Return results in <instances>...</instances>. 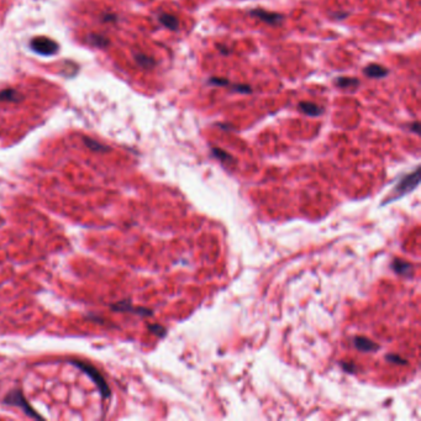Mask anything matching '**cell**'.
<instances>
[{"instance_id":"obj_1","label":"cell","mask_w":421,"mask_h":421,"mask_svg":"<svg viewBox=\"0 0 421 421\" xmlns=\"http://www.w3.org/2000/svg\"><path fill=\"white\" fill-rule=\"evenodd\" d=\"M71 363L73 366H76L77 368H79L82 372H84L90 379H92L94 384L97 385L98 389H99L100 394L103 398H109L110 397V388L106 384L105 379L104 377L100 374V372L98 371L95 367H93L92 364L85 363V362H79V361H71Z\"/></svg>"},{"instance_id":"obj_2","label":"cell","mask_w":421,"mask_h":421,"mask_svg":"<svg viewBox=\"0 0 421 421\" xmlns=\"http://www.w3.org/2000/svg\"><path fill=\"white\" fill-rule=\"evenodd\" d=\"M30 47L32 48L34 52L39 53V55L52 56L58 52L60 46H58V43L56 42V41H53V40L48 39V37L41 36L32 39L31 42H30Z\"/></svg>"},{"instance_id":"obj_3","label":"cell","mask_w":421,"mask_h":421,"mask_svg":"<svg viewBox=\"0 0 421 421\" xmlns=\"http://www.w3.org/2000/svg\"><path fill=\"white\" fill-rule=\"evenodd\" d=\"M4 403L8 404V405L18 406V408L21 409L24 413H26L29 416H32V418L42 419V416H40L39 414H37L36 411H35L34 409L27 404L26 399H25L24 395H22V393L20 392V390L16 389L9 393V394L5 397V399H4Z\"/></svg>"},{"instance_id":"obj_4","label":"cell","mask_w":421,"mask_h":421,"mask_svg":"<svg viewBox=\"0 0 421 421\" xmlns=\"http://www.w3.org/2000/svg\"><path fill=\"white\" fill-rule=\"evenodd\" d=\"M419 182H420V171H419V168H416L413 173L408 174V176H405L404 178H401V180L398 183L394 189V194H397V197L393 200L398 199V198H400L401 195H405L406 193L413 192L419 185Z\"/></svg>"},{"instance_id":"obj_5","label":"cell","mask_w":421,"mask_h":421,"mask_svg":"<svg viewBox=\"0 0 421 421\" xmlns=\"http://www.w3.org/2000/svg\"><path fill=\"white\" fill-rule=\"evenodd\" d=\"M250 14L255 18L260 19L263 22L269 25H279L282 24L283 21V15L278 13H271V11L262 10V9H255V10H251Z\"/></svg>"},{"instance_id":"obj_6","label":"cell","mask_w":421,"mask_h":421,"mask_svg":"<svg viewBox=\"0 0 421 421\" xmlns=\"http://www.w3.org/2000/svg\"><path fill=\"white\" fill-rule=\"evenodd\" d=\"M111 309L116 311H125V313L139 314V315H143V316L152 315V311L148 310V309L134 308V306L131 305V303H129V301H119V303L111 305Z\"/></svg>"},{"instance_id":"obj_7","label":"cell","mask_w":421,"mask_h":421,"mask_svg":"<svg viewBox=\"0 0 421 421\" xmlns=\"http://www.w3.org/2000/svg\"><path fill=\"white\" fill-rule=\"evenodd\" d=\"M363 73L366 74L367 77H369V78L381 79V78H384V77H387L388 74H389V69L381 66V64L371 63L363 69Z\"/></svg>"},{"instance_id":"obj_8","label":"cell","mask_w":421,"mask_h":421,"mask_svg":"<svg viewBox=\"0 0 421 421\" xmlns=\"http://www.w3.org/2000/svg\"><path fill=\"white\" fill-rule=\"evenodd\" d=\"M353 343H355L356 348L360 351H363V352H374V351L379 350V346L376 342H373L372 340L367 339L363 336H357L353 340Z\"/></svg>"},{"instance_id":"obj_9","label":"cell","mask_w":421,"mask_h":421,"mask_svg":"<svg viewBox=\"0 0 421 421\" xmlns=\"http://www.w3.org/2000/svg\"><path fill=\"white\" fill-rule=\"evenodd\" d=\"M298 109L305 115L313 116V118L320 116L324 113V109L321 106L315 103H311V101H301V103L298 104Z\"/></svg>"},{"instance_id":"obj_10","label":"cell","mask_w":421,"mask_h":421,"mask_svg":"<svg viewBox=\"0 0 421 421\" xmlns=\"http://www.w3.org/2000/svg\"><path fill=\"white\" fill-rule=\"evenodd\" d=\"M335 84H336V87H339L340 89L353 90V89H357V88L360 87L361 82L357 78H351V77H339V78L335 79Z\"/></svg>"},{"instance_id":"obj_11","label":"cell","mask_w":421,"mask_h":421,"mask_svg":"<svg viewBox=\"0 0 421 421\" xmlns=\"http://www.w3.org/2000/svg\"><path fill=\"white\" fill-rule=\"evenodd\" d=\"M22 98L24 97L15 89L0 90V101L1 103H20Z\"/></svg>"},{"instance_id":"obj_12","label":"cell","mask_w":421,"mask_h":421,"mask_svg":"<svg viewBox=\"0 0 421 421\" xmlns=\"http://www.w3.org/2000/svg\"><path fill=\"white\" fill-rule=\"evenodd\" d=\"M158 20H160V22H161L163 26H166L167 29L172 30V31H177V30H178L179 21H178V19H177L174 15H171V14H167V13H162L158 15Z\"/></svg>"},{"instance_id":"obj_13","label":"cell","mask_w":421,"mask_h":421,"mask_svg":"<svg viewBox=\"0 0 421 421\" xmlns=\"http://www.w3.org/2000/svg\"><path fill=\"white\" fill-rule=\"evenodd\" d=\"M135 61L139 66H141L145 69H151L156 66V61L152 57L147 55H143V53H136L135 55Z\"/></svg>"},{"instance_id":"obj_14","label":"cell","mask_w":421,"mask_h":421,"mask_svg":"<svg viewBox=\"0 0 421 421\" xmlns=\"http://www.w3.org/2000/svg\"><path fill=\"white\" fill-rule=\"evenodd\" d=\"M393 268L397 273L401 274V276H410V272H413V266L405 261L395 260L393 263Z\"/></svg>"},{"instance_id":"obj_15","label":"cell","mask_w":421,"mask_h":421,"mask_svg":"<svg viewBox=\"0 0 421 421\" xmlns=\"http://www.w3.org/2000/svg\"><path fill=\"white\" fill-rule=\"evenodd\" d=\"M84 143L87 145V147H89L92 151H95V152H108V151L110 150L108 146L103 145V143H99L98 141L89 139V137H84Z\"/></svg>"},{"instance_id":"obj_16","label":"cell","mask_w":421,"mask_h":421,"mask_svg":"<svg viewBox=\"0 0 421 421\" xmlns=\"http://www.w3.org/2000/svg\"><path fill=\"white\" fill-rule=\"evenodd\" d=\"M88 39H89V42L92 43V45L97 46V47H101V48L106 47V46L109 45V42H110V41H109V39H106V37L103 36V35L92 34V35H89V37H88Z\"/></svg>"},{"instance_id":"obj_17","label":"cell","mask_w":421,"mask_h":421,"mask_svg":"<svg viewBox=\"0 0 421 421\" xmlns=\"http://www.w3.org/2000/svg\"><path fill=\"white\" fill-rule=\"evenodd\" d=\"M211 152H213V155L215 156L218 160H220L221 162H231L232 160H234L231 155H229L226 151L220 150V148H213V150H211Z\"/></svg>"},{"instance_id":"obj_18","label":"cell","mask_w":421,"mask_h":421,"mask_svg":"<svg viewBox=\"0 0 421 421\" xmlns=\"http://www.w3.org/2000/svg\"><path fill=\"white\" fill-rule=\"evenodd\" d=\"M209 84L216 85V87H229L230 82L226 78H220V77H213L209 79Z\"/></svg>"},{"instance_id":"obj_19","label":"cell","mask_w":421,"mask_h":421,"mask_svg":"<svg viewBox=\"0 0 421 421\" xmlns=\"http://www.w3.org/2000/svg\"><path fill=\"white\" fill-rule=\"evenodd\" d=\"M230 88H231L234 92L241 93V94H251V93H252V88L247 84H234Z\"/></svg>"},{"instance_id":"obj_20","label":"cell","mask_w":421,"mask_h":421,"mask_svg":"<svg viewBox=\"0 0 421 421\" xmlns=\"http://www.w3.org/2000/svg\"><path fill=\"white\" fill-rule=\"evenodd\" d=\"M148 329H150L151 332H153L155 335H157V336H160V337L166 336V329H164L163 326H161V325H157V324L150 325V326H148Z\"/></svg>"},{"instance_id":"obj_21","label":"cell","mask_w":421,"mask_h":421,"mask_svg":"<svg viewBox=\"0 0 421 421\" xmlns=\"http://www.w3.org/2000/svg\"><path fill=\"white\" fill-rule=\"evenodd\" d=\"M387 360L390 361V362H394V363H398V364H405L406 363L405 360H403L401 357H399V356H395V355H388Z\"/></svg>"},{"instance_id":"obj_22","label":"cell","mask_w":421,"mask_h":421,"mask_svg":"<svg viewBox=\"0 0 421 421\" xmlns=\"http://www.w3.org/2000/svg\"><path fill=\"white\" fill-rule=\"evenodd\" d=\"M342 367H343V368L346 369V371L348 372V373H353V371H355V367H353L352 364H346V363H343V364H342Z\"/></svg>"},{"instance_id":"obj_23","label":"cell","mask_w":421,"mask_h":421,"mask_svg":"<svg viewBox=\"0 0 421 421\" xmlns=\"http://www.w3.org/2000/svg\"><path fill=\"white\" fill-rule=\"evenodd\" d=\"M419 126H420V125H419V122H414V125H413V127H411V130H413L414 132H416V134H419Z\"/></svg>"},{"instance_id":"obj_24","label":"cell","mask_w":421,"mask_h":421,"mask_svg":"<svg viewBox=\"0 0 421 421\" xmlns=\"http://www.w3.org/2000/svg\"><path fill=\"white\" fill-rule=\"evenodd\" d=\"M348 14H339V15H334V18H336V19H343V18H346V16H347Z\"/></svg>"},{"instance_id":"obj_25","label":"cell","mask_w":421,"mask_h":421,"mask_svg":"<svg viewBox=\"0 0 421 421\" xmlns=\"http://www.w3.org/2000/svg\"><path fill=\"white\" fill-rule=\"evenodd\" d=\"M218 47L221 50L222 53H225V55H229V51H227L226 47H221V46H218Z\"/></svg>"},{"instance_id":"obj_26","label":"cell","mask_w":421,"mask_h":421,"mask_svg":"<svg viewBox=\"0 0 421 421\" xmlns=\"http://www.w3.org/2000/svg\"><path fill=\"white\" fill-rule=\"evenodd\" d=\"M113 19H116V18H114V16L111 15H106L105 18H104V21H110V20H113Z\"/></svg>"}]
</instances>
